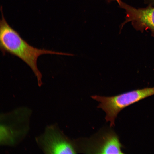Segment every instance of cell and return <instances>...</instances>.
<instances>
[{"mask_svg": "<svg viewBox=\"0 0 154 154\" xmlns=\"http://www.w3.org/2000/svg\"><path fill=\"white\" fill-rule=\"evenodd\" d=\"M0 21V46L3 54L6 53L16 56L26 63L36 76L39 86L42 84V74L37 66L38 57L43 54L72 55L70 54L57 52L31 46L23 39L17 31L6 21L2 12Z\"/></svg>", "mask_w": 154, "mask_h": 154, "instance_id": "obj_1", "label": "cell"}, {"mask_svg": "<svg viewBox=\"0 0 154 154\" xmlns=\"http://www.w3.org/2000/svg\"><path fill=\"white\" fill-rule=\"evenodd\" d=\"M30 114L29 109L20 107L1 115V144L14 146L23 139L29 129Z\"/></svg>", "mask_w": 154, "mask_h": 154, "instance_id": "obj_2", "label": "cell"}, {"mask_svg": "<svg viewBox=\"0 0 154 154\" xmlns=\"http://www.w3.org/2000/svg\"><path fill=\"white\" fill-rule=\"evenodd\" d=\"M154 95V87L145 88L125 92L116 96L93 95L91 98L99 102L98 108L106 113L105 119L110 127L115 125L118 114L125 108L149 96Z\"/></svg>", "mask_w": 154, "mask_h": 154, "instance_id": "obj_3", "label": "cell"}, {"mask_svg": "<svg viewBox=\"0 0 154 154\" xmlns=\"http://www.w3.org/2000/svg\"><path fill=\"white\" fill-rule=\"evenodd\" d=\"M43 151L48 154H75V146L55 125L48 126L44 133L36 138Z\"/></svg>", "mask_w": 154, "mask_h": 154, "instance_id": "obj_4", "label": "cell"}, {"mask_svg": "<svg viewBox=\"0 0 154 154\" xmlns=\"http://www.w3.org/2000/svg\"><path fill=\"white\" fill-rule=\"evenodd\" d=\"M120 7L125 11V20L120 26V30L124 25L131 22L137 31L143 32L144 30H149L151 36L154 37V7L148 5L146 8L137 9L121 0H116Z\"/></svg>", "mask_w": 154, "mask_h": 154, "instance_id": "obj_5", "label": "cell"}, {"mask_svg": "<svg viewBox=\"0 0 154 154\" xmlns=\"http://www.w3.org/2000/svg\"><path fill=\"white\" fill-rule=\"evenodd\" d=\"M96 135L85 147L86 152L98 154H123V146L118 136L114 131H109Z\"/></svg>", "mask_w": 154, "mask_h": 154, "instance_id": "obj_6", "label": "cell"}, {"mask_svg": "<svg viewBox=\"0 0 154 154\" xmlns=\"http://www.w3.org/2000/svg\"><path fill=\"white\" fill-rule=\"evenodd\" d=\"M145 4L148 5L154 6V0H143Z\"/></svg>", "mask_w": 154, "mask_h": 154, "instance_id": "obj_7", "label": "cell"}]
</instances>
